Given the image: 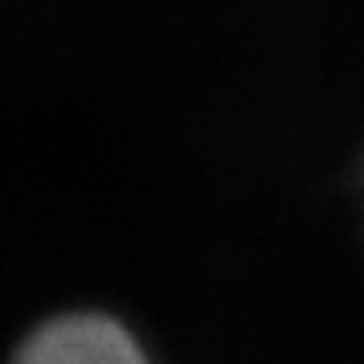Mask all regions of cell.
I'll list each match as a JSON object with an SVG mask.
<instances>
[{"label": "cell", "mask_w": 364, "mask_h": 364, "mask_svg": "<svg viewBox=\"0 0 364 364\" xmlns=\"http://www.w3.org/2000/svg\"><path fill=\"white\" fill-rule=\"evenodd\" d=\"M11 364H149V358L112 317L65 314L38 327Z\"/></svg>", "instance_id": "cell-1"}]
</instances>
